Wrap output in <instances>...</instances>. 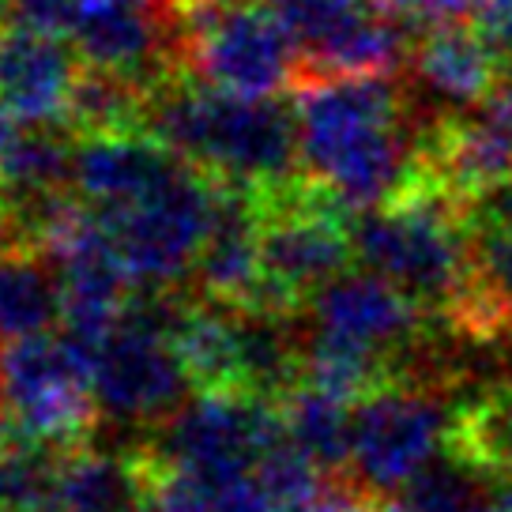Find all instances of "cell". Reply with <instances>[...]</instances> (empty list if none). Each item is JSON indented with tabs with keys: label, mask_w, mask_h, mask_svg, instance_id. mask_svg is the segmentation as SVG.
Segmentation results:
<instances>
[{
	"label": "cell",
	"mask_w": 512,
	"mask_h": 512,
	"mask_svg": "<svg viewBox=\"0 0 512 512\" xmlns=\"http://www.w3.org/2000/svg\"><path fill=\"white\" fill-rule=\"evenodd\" d=\"M305 174L351 211L384 208L411 189L418 128L392 76H351L294 87Z\"/></svg>",
	"instance_id": "obj_1"
},
{
	"label": "cell",
	"mask_w": 512,
	"mask_h": 512,
	"mask_svg": "<svg viewBox=\"0 0 512 512\" xmlns=\"http://www.w3.org/2000/svg\"><path fill=\"white\" fill-rule=\"evenodd\" d=\"M147 136L253 200L305 174L294 98H241L181 76L151 95Z\"/></svg>",
	"instance_id": "obj_2"
},
{
	"label": "cell",
	"mask_w": 512,
	"mask_h": 512,
	"mask_svg": "<svg viewBox=\"0 0 512 512\" xmlns=\"http://www.w3.org/2000/svg\"><path fill=\"white\" fill-rule=\"evenodd\" d=\"M351 249L366 272L400 287L418 309L445 317L471 279L467 204L415 177L400 200L351 215Z\"/></svg>",
	"instance_id": "obj_3"
},
{
	"label": "cell",
	"mask_w": 512,
	"mask_h": 512,
	"mask_svg": "<svg viewBox=\"0 0 512 512\" xmlns=\"http://www.w3.org/2000/svg\"><path fill=\"white\" fill-rule=\"evenodd\" d=\"M279 441V403L249 392H196L151 430L144 452L162 475L223 486L253 475Z\"/></svg>",
	"instance_id": "obj_4"
},
{
	"label": "cell",
	"mask_w": 512,
	"mask_h": 512,
	"mask_svg": "<svg viewBox=\"0 0 512 512\" xmlns=\"http://www.w3.org/2000/svg\"><path fill=\"white\" fill-rule=\"evenodd\" d=\"M219 200L223 185L185 162L144 200L117 211H91L110 226L136 287H181L192 279L196 256L219 215Z\"/></svg>",
	"instance_id": "obj_5"
},
{
	"label": "cell",
	"mask_w": 512,
	"mask_h": 512,
	"mask_svg": "<svg viewBox=\"0 0 512 512\" xmlns=\"http://www.w3.org/2000/svg\"><path fill=\"white\" fill-rule=\"evenodd\" d=\"M456 403L426 388H388L354 403L351 479L373 497L400 494L437 452H445Z\"/></svg>",
	"instance_id": "obj_6"
},
{
	"label": "cell",
	"mask_w": 512,
	"mask_h": 512,
	"mask_svg": "<svg viewBox=\"0 0 512 512\" xmlns=\"http://www.w3.org/2000/svg\"><path fill=\"white\" fill-rule=\"evenodd\" d=\"M98 422L125 430H155L196 396L192 373L170 339L113 328L91 366Z\"/></svg>",
	"instance_id": "obj_7"
},
{
	"label": "cell",
	"mask_w": 512,
	"mask_h": 512,
	"mask_svg": "<svg viewBox=\"0 0 512 512\" xmlns=\"http://www.w3.org/2000/svg\"><path fill=\"white\" fill-rule=\"evenodd\" d=\"M80 72L83 57L64 34L19 23L0 31V110L19 125H68Z\"/></svg>",
	"instance_id": "obj_8"
},
{
	"label": "cell",
	"mask_w": 512,
	"mask_h": 512,
	"mask_svg": "<svg viewBox=\"0 0 512 512\" xmlns=\"http://www.w3.org/2000/svg\"><path fill=\"white\" fill-rule=\"evenodd\" d=\"M305 317L328 332L403 358V351H411L430 332L433 313L418 309L400 287L362 268L336 275L328 287H320L305 302Z\"/></svg>",
	"instance_id": "obj_9"
},
{
	"label": "cell",
	"mask_w": 512,
	"mask_h": 512,
	"mask_svg": "<svg viewBox=\"0 0 512 512\" xmlns=\"http://www.w3.org/2000/svg\"><path fill=\"white\" fill-rule=\"evenodd\" d=\"M185 159L170 147L147 136H80L76 144V166L72 185L80 200L95 211H117L136 200H144L151 189H159L166 177L181 170Z\"/></svg>",
	"instance_id": "obj_10"
},
{
	"label": "cell",
	"mask_w": 512,
	"mask_h": 512,
	"mask_svg": "<svg viewBox=\"0 0 512 512\" xmlns=\"http://www.w3.org/2000/svg\"><path fill=\"white\" fill-rule=\"evenodd\" d=\"M260 208L249 192L223 189L219 215L192 268V290L215 305H256L260 298Z\"/></svg>",
	"instance_id": "obj_11"
},
{
	"label": "cell",
	"mask_w": 512,
	"mask_h": 512,
	"mask_svg": "<svg viewBox=\"0 0 512 512\" xmlns=\"http://www.w3.org/2000/svg\"><path fill=\"white\" fill-rule=\"evenodd\" d=\"M162 471L144 448H72L61 456L53 512H140L159 494Z\"/></svg>",
	"instance_id": "obj_12"
},
{
	"label": "cell",
	"mask_w": 512,
	"mask_h": 512,
	"mask_svg": "<svg viewBox=\"0 0 512 512\" xmlns=\"http://www.w3.org/2000/svg\"><path fill=\"white\" fill-rule=\"evenodd\" d=\"M411 53V38L381 4H366L362 12L343 19L336 31L302 49L298 87L351 76H396Z\"/></svg>",
	"instance_id": "obj_13"
},
{
	"label": "cell",
	"mask_w": 512,
	"mask_h": 512,
	"mask_svg": "<svg viewBox=\"0 0 512 512\" xmlns=\"http://www.w3.org/2000/svg\"><path fill=\"white\" fill-rule=\"evenodd\" d=\"M415 72L430 91L448 102H490L505 76V61L494 46L475 31V23H430V31L415 42Z\"/></svg>",
	"instance_id": "obj_14"
},
{
	"label": "cell",
	"mask_w": 512,
	"mask_h": 512,
	"mask_svg": "<svg viewBox=\"0 0 512 512\" xmlns=\"http://www.w3.org/2000/svg\"><path fill=\"white\" fill-rule=\"evenodd\" d=\"M57 320H64V290L49 256L38 249L0 256V343L49 336Z\"/></svg>",
	"instance_id": "obj_15"
},
{
	"label": "cell",
	"mask_w": 512,
	"mask_h": 512,
	"mask_svg": "<svg viewBox=\"0 0 512 512\" xmlns=\"http://www.w3.org/2000/svg\"><path fill=\"white\" fill-rule=\"evenodd\" d=\"M76 144L80 136L68 125H34L16 132L0 159V208L49 192H76Z\"/></svg>",
	"instance_id": "obj_16"
},
{
	"label": "cell",
	"mask_w": 512,
	"mask_h": 512,
	"mask_svg": "<svg viewBox=\"0 0 512 512\" xmlns=\"http://www.w3.org/2000/svg\"><path fill=\"white\" fill-rule=\"evenodd\" d=\"M283 433L309 464L324 475H347L354 456V411L324 388L298 384L287 400H279Z\"/></svg>",
	"instance_id": "obj_17"
},
{
	"label": "cell",
	"mask_w": 512,
	"mask_h": 512,
	"mask_svg": "<svg viewBox=\"0 0 512 512\" xmlns=\"http://www.w3.org/2000/svg\"><path fill=\"white\" fill-rule=\"evenodd\" d=\"M147 110H151V91L147 87H140L121 72L83 64L80 80L72 87V102H68V128L76 136L147 132Z\"/></svg>",
	"instance_id": "obj_18"
},
{
	"label": "cell",
	"mask_w": 512,
	"mask_h": 512,
	"mask_svg": "<svg viewBox=\"0 0 512 512\" xmlns=\"http://www.w3.org/2000/svg\"><path fill=\"white\" fill-rule=\"evenodd\" d=\"M448 448L464 452L497 479H512V384H490L456 403Z\"/></svg>",
	"instance_id": "obj_19"
},
{
	"label": "cell",
	"mask_w": 512,
	"mask_h": 512,
	"mask_svg": "<svg viewBox=\"0 0 512 512\" xmlns=\"http://www.w3.org/2000/svg\"><path fill=\"white\" fill-rule=\"evenodd\" d=\"M494 486V471L445 445L415 479L403 482L400 505L407 512H486Z\"/></svg>",
	"instance_id": "obj_20"
},
{
	"label": "cell",
	"mask_w": 512,
	"mask_h": 512,
	"mask_svg": "<svg viewBox=\"0 0 512 512\" xmlns=\"http://www.w3.org/2000/svg\"><path fill=\"white\" fill-rule=\"evenodd\" d=\"M61 456L57 448L0 437V512L57 509Z\"/></svg>",
	"instance_id": "obj_21"
},
{
	"label": "cell",
	"mask_w": 512,
	"mask_h": 512,
	"mask_svg": "<svg viewBox=\"0 0 512 512\" xmlns=\"http://www.w3.org/2000/svg\"><path fill=\"white\" fill-rule=\"evenodd\" d=\"M467 260H471V279H475L501 309L512 313V234L509 230L467 211Z\"/></svg>",
	"instance_id": "obj_22"
},
{
	"label": "cell",
	"mask_w": 512,
	"mask_h": 512,
	"mask_svg": "<svg viewBox=\"0 0 512 512\" xmlns=\"http://www.w3.org/2000/svg\"><path fill=\"white\" fill-rule=\"evenodd\" d=\"M268 4L275 8V16L287 23L298 49H305L320 42L328 31H336L343 19H351L354 12H362L366 4H377V0H268Z\"/></svg>",
	"instance_id": "obj_23"
},
{
	"label": "cell",
	"mask_w": 512,
	"mask_h": 512,
	"mask_svg": "<svg viewBox=\"0 0 512 512\" xmlns=\"http://www.w3.org/2000/svg\"><path fill=\"white\" fill-rule=\"evenodd\" d=\"M8 12H12V23H19V27H34V31L68 38L72 23L80 16V4L76 0H8Z\"/></svg>",
	"instance_id": "obj_24"
},
{
	"label": "cell",
	"mask_w": 512,
	"mask_h": 512,
	"mask_svg": "<svg viewBox=\"0 0 512 512\" xmlns=\"http://www.w3.org/2000/svg\"><path fill=\"white\" fill-rule=\"evenodd\" d=\"M475 31L494 46V53L501 61H512V0H479L475 4Z\"/></svg>",
	"instance_id": "obj_25"
},
{
	"label": "cell",
	"mask_w": 512,
	"mask_h": 512,
	"mask_svg": "<svg viewBox=\"0 0 512 512\" xmlns=\"http://www.w3.org/2000/svg\"><path fill=\"white\" fill-rule=\"evenodd\" d=\"M384 12H400V16H415L426 23H452L475 12L479 0H377Z\"/></svg>",
	"instance_id": "obj_26"
},
{
	"label": "cell",
	"mask_w": 512,
	"mask_h": 512,
	"mask_svg": "<svg viewBox=\"0 0 512 512\" xmlns=\"http://www.w3.org/2000/svg\"><path fill=\"white\" fill-rule=\"evenodd\" d=\"M490 110L505 121V125H512V61L505 64V76H501V83H497V91H494V98L486 102Z\"/></svg>",
	"instance_id": "obj_27"
},
{
	"label": "cell",
	"mask_w": 512,
	"mask_h": 512,
	"mask_svg": "<svg viewBox=\"0 0 512 512\" xmlns=\"http://www.w3.org/2000/svg\"><path fill=\"white\" fill-rule=\"evenodd\" d=\"M486 512H512V479H497L494 494H490V509Z\"/></svg>",
	"instance_id": "obj_28"
},
{
	"label": "cell",
	"mask_w": 512,
	"mask_h": 512,
	"mask_svg": "<svg viewBox=\"0 0 512 512\" xmlns=\"http://www.w3.org/2000/svg\"><path fill=\"white\" fill-rule=\"evenodd\" d=\"M12 136H16V121L0 110V159H4V151H8V144H12Z\"/></svg>",
	"instance_id": "obj_29"
},
{
	"label": "cell",
	"mask_w": 512,
	"mask_h": 512,
	"mask_svg": "<svg viewBox=\"0 0 512 512\" xmlns=\"http://www.w3.org/2000/svg\"><path fill=\"white\" fill-rule=\"evenodd\" d=\"M12 249H19V241H16V234H12V226L0 219V256L12 253Z\"/></svg>",
	"instance_id": "obj_30"
},
{
	"label": "cell",
	"mask_w": 512,
	"mask_h": 512,
	"mask_svg": "<svg viewBox=\"0 0 512 512\" xmlns=\"http://www.w3.org/2000/svg\"><path fill=\"white\" fill-rule=\"evenodd\" d=\"M369 512H407V509H403L400 501H384V497H381V501H377V505H373Z\"/></svg>",
	"instance_id": "obj_31"
},
{
	"label": "cell",
	"mask_w": 512,
	"mask_h": 512,
	"mask_svg": "<svg viewBox=\"0 0 512 512\" xmlns=\"http://www.w3.org/2000/svg\"><path fill=\"white\" fill-rule=\"evenodd\" d=\"M4 411L8 403H4V347H0V422H4Z\"/></svg>",
	"instance_id": "obj_32"
},
{
	"label": "cell",
	"mask_w": 512,
	"mask_h": 512,
	"mask_svg": "<svg viewBox=\"0 0 512 512\" xmlns=\"http://www.w3.org/2000/svg\"><path fill=\"white\" fill-rule=\"evenodd\" d=\"M12 27V12H8V0H0V31Z\"/></svg>",
	"instance_id": "obj_33"
},
{
	"label": "cell",
	"mask_w": 512,
	"mask_h": 512,
	"mask_svg": "<svg viewBox=\"0 0 512 512\" xmlns=\"http://www.w3.org/2000/svg\"><path fill=\"white\" fill-rule=\"evenodd\" d=\"M279 512H309V505H290V509H279Z\"/></svg>",
	"instance_id": "obj_34"
},
{
	"label": "cell",
	"mask_w": 512,
	"mask_h": 512,
	"mask_svg": "<svg viewBox=\"0 0 512 512\" xmlns=\"http://www.w3.org/2000/svg\"><path fill=\"white\" fill-rule=\"evenodd\" d=\"M76 4H80V8H91V4H102V0H76Z\"/></svg>",
	"instance_id": "obj_35"
},
{
	"label": "cell",
	"mask_w": 512,
	"mask_h": 512,
	"mask_svg": "<svg viewBox=\"0 0 512 512\" xmlns=\"http://www.w3.org/2000/svg\"><path fill=\"white\" fill-rule=\"evenodd\" d=\"M505 343H509V347H512V324H509V332H505Z\"/></svg>",
	"instance_id": "obj_36"
}]
</instances>
